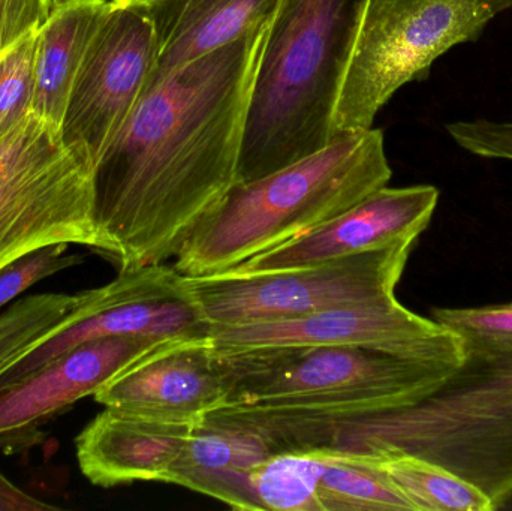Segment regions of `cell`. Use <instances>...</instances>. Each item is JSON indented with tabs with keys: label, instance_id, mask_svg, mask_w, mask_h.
Wrapping results in <instances>:
<instances>
[{
	"label": "cell",
	"instance_id": "obj_5",
	"mask_svg": "<svg viewBox=\"0 0 512 511\" xmlns=\"http://www.w3.org/2000/svg\"><path fill=\"white\" fill-rule=\"evenodd\" d=\"M222 357L234 381L228 404L313 420L349 419L414 404L456 368L355 345Z\"/></svg>",
	"mask_w": 512,
	"mask_h": 511
},
{
	"label": "cell",
	"instance_id": "obj_18",
	"mask_svg": "<svg viewBox=\"0 0 512 511\" xmlns=\"http://www.w3.org/2000/svg\"><path fill=\"white\" fill-rule=\"evenodd\" d=\"M108 0H59L36 30L32 113L60 129L75 74Z\"/></svg>",
	"mask_w": 512,
	"mask_h": 511
},
{
	"label": "cell",
	"instance_id": "obj_27",
	"mask_svg": "<svg viewBox=\"0 0 512 511\" xmlns=\"http://www.w3.org/2000/svg\"><path fill=\"white\" fill-rule=\"evenodd\" d=\"M59 0H0V54L38 29Z\"/></svg>",
	"mask_w": 512,
	"mask_h": 511
},
{
	"label": "cell",
	"instance_id": "obj_6",
	"mask_svg": "<svg viewBox=\"0 0 512 511\" xmlns=\"http://www.w3.org/2000/svg\"><path fill=\"white\" fill-rule=\"evenodd\" d=\"M512 0H369L334 114L333 137L373 128L385 104L429 77L439 57L475 42Z\"/></svg>",
	"mask_w": 512,
	"mask_h": 511
},
{
	"label": "cell",
	"instance_id": "obj_10",
	"mask_svg": "<svg viewBox=\"0 0 512 511\" xmlns=\"http://www.w3.org/2000/svg\"><path fill=\"white\" fill-rule=\"evenodd\" d=\"M158 62L144 0H108L75 74L60 135L83 146L95 167L137 107Z\"/></svg>",
	"mask_w": 512,
	"mask_h": 511
},
{
	"label": "cell",
	"instance_id": "obj_9",
	"mask_svg": "<svg viewBox=\"0 0 512 511\" xmlns=\"http://www.w3.org/2000/svg\"><path fill=\"white\" fill-rule=\"evenodd\" d=\"M195 339L221 356L355 345L457 366L466 354L465 342L457 333L433 318L409 311L396 296L286 320L207 326L206 332Z\"/></svg>",
	"mask_w": 512,
	"mask_h": 511
},
{
	"label": "cell",
	"instance_id": "obj_19",
	"mask_svg": "<svg viewBox=\"0 0 512 511\" xmlns=\"http://www.w3.org/2000/svg\"><path fill=\"white\" fill-rule=\"evenodd\" d=\"M102 287L78 294H36L0 312V378L57 333L92 315Z\"/></svg>",
	"mask_w": 512,
	"mask_h": 511
},
{
	"label": "cell",
	"instance_id": "obj_8",
	"mask_svg": "<svg viewBox=\"0 0 512 511\" xmlns=\"http://www.w3.org/2000/svg\"><path fill=\"white\" fill-rule=\"evenodd\" d=\"M415 242L403 240L295 269H231L218 275L185 276V284L209 326L286 320L396 296Z\"/></svg>",
	"mask_w": 512,
	"mask_h": 511
},
{
	"label": "cell",
	"instance_id": "obj_22",
	"mask_svg": "<svg viewBox=\"0 0 512 511\" xmlns=\"http://www.w3.org/2000/svg\"><path fill=\"white\" fill-rule=\"evenodd\" d=\"M325 458L321 450H282L255 468L252 492L259 510L319 511L318 489Z\"/></svg>",
	"mask_w": 512,
	"mask_h": 511
},
{
	"label": "cell",
	"instance_id": "obj_28",
	"mask_svg": "<svg viewBox=\"0 0 512 511\" xmlns=\"http://www.w3.org/2000/svg\"><path fill=\"white\" fill-rule=\"evenodd\" d=\"M50 510L56 511L57 507L32 497L0 473V511Z\"/></svg>",
	"mask_w": 512,
	"mask_h": 511
},
{
	"label": "cell",
	"instance_id": "obj_17",
	"mask_svg": "<svg viewBox=\"0 0 512 511\" xmlns=\"http://www.w3.org/2000/svg\"><path fill=\"white\" fill-rule=\"evenodd\" d=\"M276 447L259 432L228 423L195 426L168 483L209 495L236 510H259L251 476Z\"/></svg>",
	"mask_w": 512,
	"mask_h": 511
},
{
	"label": "cell",
	"instance_id": "obj_3",
	"mask_svg": "<svg viewBox=\"0 0 512 511\" xmlns=\"http://www.w3.org/2000/svg\"><path fill=\"white\" fill-rule=\"evenodd\" d=\"M369 0H280L256 65L236 182L333 140L340 90Z\"/></svg>",
	"mask_w": 512,
	"mask_h": 511
},
{
	"label": "cell",
	"instance_id": "obj_13",
	"mask_svg": "<svg viewBox=\"0 0 512 511\" xmlns=\"http://www.w3.org/2000/svg\"><path fill=\"white\" fill-rule=\"evenodd\" d=\"M233 387L227 359L185 338L159 345L96 392L95 399L104 407L197 426L230 402Z\"/></svg>",
	"mask_w": 512,
	"mask_h": 511
},
{
	"label": "cell",
	"instance_id": "obj_16",
	"mask_svg": "<svg viewBox=\"0 0 512 511\" xmlns=\"http://www.w3.org/2000/svg\"><path fill=\"white\" fill-rule=\"evenodd\" d=\"M158 62L150 83L218 48L270 26L280 0H144ZM149 83V84H150Z\"/></svg>",
	"mask_w": 512,
	"mask_h": 511
},
{
	"label": "cell",
	"instance_id": "obj_29",
	"mask_svg": "<svg viewBox=\"0 0 512 511\" xmlns=\"http://www.w3.org/2000/svg\"><path fill=\"white\" fill-rule=\"evenodd\" d=\"M498 510L512 511V494L510 495V497L505 498V500L502 501L501 504H499L498 509H496V511Z\"/></svg>",
	"mask_w": 512,
	"mask_h": 511
},
{
	"label": "cell",
	"instance_id": "obj_24",
	"mask_svg": "<svg viewBox=\"0 0 512 511\" xmlns=\"http://www.w3.org/2000/svg\"><path fill=\"white\" fill-rule=\"evenodd\" d=\"M432 318L465 342L512 347V303L481 308H435Z\"/></svg>",
	"mask_w": 512,
	"mask_h": 511
},
{
	"label": "cell",
	"instance_id": "obj_12",
	"mask_svg": "<svg viewBox=\"0 0 512 511\" xmlns=\"http://www.w3.org/2000/svg\"><path fill=\"white\" fill-rule=\"evenodd\" d=\"M170 342V341H167ZM162 341L111 336L72 348L0 393V450L24 453L45 437L41 426L152 353Z\"/></svg>",
	"mask_w": 512,
	"mask_h": 511
},
{
	"label": "cell",
	"instance_id": "obj_15",
	"mask_svg": "<svg viewBox=\"0 0 512 511\" xmlns=\"http://www.w3.org/2000/svg\"><path fill=\"white\" fill-rule=\"evenodd\" d=\"M194 428L105 407L75 438L78 467L99 488L168 483Z\"/></svg>",
	"mask_w": 512,
	"mask_h": 511
},
{
	"label": "cell",
	"instance_id": "obj_14",
	"mask_svg": "<svg viewBox=\"0 0 512 511\" xmlns=\"http://www.w3.org/2000/svg\"><path fill=\"white\" fill-rule=\"evenodd\" d=\"M439 195V189L432 185L382 186L324 224L255 255L233 270L271 272L315 266L403 240H417L429 228Z\"/></svg>",
	"mask_w": 512,
	"mask_h": 511
},
{
	"label": "cell",
	"instance_id": "obj_2",
	"mask_svg": "<svg viewBox=\"0 0 512 511\" xmlns=\"http://www.w3.org/2000/svg\"><path fill=\"white\" fill-rule=\"evenodd\" d=\"M465 350L414 404L337 420L262 410L256 423L282 450H397L426 459L472 483L496 511L512 494V347L465 342Z\"/></svg>",
	"mask_w": 512,
	"mask_h": 511
},
{
	"label": "cell",
	"instance_id": "obj_7",
	"mask_svg": "<svg viewBox=\"0 0 512 511\" xmlns=\"http://www.w3.org/2000/svg\"><path fill=\"white\" fill-rule=\"evenodd\" d=\"M62 243L107 257L93 161L83 146H66L59 128L30 111L0 138V270Z\"/></svg>",
	"mask_w": 512,
	"mask_h": 511
},
{
	"label": "cell",
	"instance_id": "obj_4",
	"mask_svg": "<svg viewBox=\"0 0 512 511\" xmlns=\"http://www.w3.org/2000/svg\"><path fill=\"white\" fill-rule=\"evenodd\" d=\"M391 174L381 129L334 137L294 164L234 183L192 228L174 267L185 276L228 272L345 212Z\"/></svg>",
	"mask_w": 512,
	"mask_h": 511
},
{
	"label": "cell",
	"instance_id": "obj_1",
	"mask_svg": "<svg viewBox=\"0 0 512 511\" xmlns=\"http://www.w3.org/2000/svg\"><path fill=\"white\" fill-rule=\"evenodd\" d=\"M267 29L150 83L96 161V219L119 272L176 258L236 183Z\"/></svg>",
	"mask_w": 512,
	"mask_h": 511
},
{
	"label": "cell",
	"instance_id": "obj_21",
	"mask_svg": "<svg viewBox=\"0 0 512 511\" xmlns=\"http://www.w3.org/2000/svg\"><path fill=\"white\" fill-rule=\"evenodd\" d=\"M321 452L325 467L318 489L319 511H417L393 480L363 455Z\"/></svg>",
	"mask_w": 512,
	"mask_h": 511
},
{
	"label": "cell",
	"instance_id": "obj_20",
	"mask_svg": "<svg viewBox=\"0 0 512 511\" xmlns=\"http://www.w3.org/2000/svg\"><path fill=\"white\" fill-rule=\"evenodd\" d=\"M357 455L384 471L417 511H495L480 489L441 465L397 450Z\"/></svg>",
	"mask_w": 512,
	"mask_h": 511
},
{
	"label": "cell",
	"instance_id": "obj_11",
	"mask_svg": "<svg viewBox=\"0 0 512 511\" xmlns=\"http://www.w3.org/2000/svg\"><path fill=\"white\" fill-rule=\"evenodd\" d=\"M207 326L176 267L164 263L120 270L102 287L98 309L21 360L0 378V393L86 342L111 336L176 341L203 335Z\"/></svg>",
	"mask_w": 512,
	"mask_h": 511
},
{
	"label": "cell",
	"instance_id": "obj_26",
	"mask_svg": "<svg viewBox=\"0 0 512 511\" xmlns=\"http://www.w3.org/2000/svg\"><path fill=\"white\" fill-rule=\"evenodd\" d=\"M451 140L471 155L512 162V122L475 119L445 126Z\"/></svg>",
	"mask_w": 512,
	"mask_h": 511
},
{
	"label": "cell",
	"instance_id": "obj_23",
	"mask_svg": "<svg viewBox=\"0 0 512 511\" xmlns=\"http://www.w3.org/2000/svg\"><path fill=\"white\" fill-rule=\"evenodd\" d=\"M36 30L26 33L0 54V138L32 111Z\"/></svg>",
	"mask_w": 512,
	"mask_h": 511
},
{
	"label": "cell",
	"instance_id": "obj_25",
	"mask_svg": "<svg viewBox=\"0 0 512 511\" xmlns=\"http://www.w3.org/2000/svg\"><path fill=\"white\" fill-rule=\"evenodd\" d=\"M68 248L66 243L47 246L3 267L0 270V309L42 279L80 264V255H66Z\"/></svg>",
	"mask_w": 512,
	"mask_h": 511
}]
</instances>
